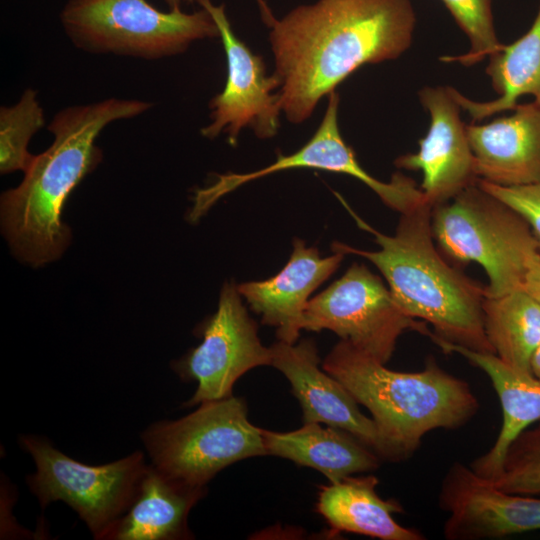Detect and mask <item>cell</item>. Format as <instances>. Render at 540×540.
<instances>
[{
	"mask_svg": "<svg viewBox=\"0 0 540 540\" xmlns=\"http://www.w3.org/2000/svg\"><path fill=\"white\" fill-rule=\"evenodd\" d=\"M415 26L411 0H317L277 19L269 42L286 119L305 122L361 66L400 57Z\"/></svg>",
	"mask_w": 540,
	"mask_h": 540,
	"instance_id": "obj_1",
	"label": "cell"
},
{
	"mask_svg": "<svg viewBox=\"0 0 540 540\" xmlns=\"http://www.w3.org/2000/svg\"><path fill=\"white\" fill-rule=\"evenodd\" d=\"M151 106L143 100L108 98L69 106L54 115L48 124L53 142L34 155L22 182L1 195L2 231L19 260L39 267L62 255L70 241L63 208L101 161L97 137L110 123L137 117Z\"/></svg>",
	"mask_w": 540,
	"mask_h": 540,
	"instance_id": "obj_2",
	"label": "cell"
},
{
	"mask_svg": "<svg viewBox=\"0 0 540 540\" xmlns=\"http://www.w3.org/2000/svg\"><path fill=\"white\" fill-rule=\"evenodd\" d=\"M347 209L357 224L374 236L380 249L368 251L334 242L332 251L372 262L399 307L410 317L431 324L432 341L494 354L484 329L485 286L449 264L440 253L434 244L432 206L428 202L401 213L393 235L375 230Z\"/></svg>",
	"mask_w": 540,
	"mask_h": 540,
	"instance_id": "obj_3",
	"label": "cell"
},
{
	"mask_svg": "<svg viewBox=\"0 0 540 540\" xmlns=\"http://www.w3.org/2000/svg\"><path fill=\"white\" fill-rule=\"evenodd\" d=\"M322 368L369 410L393 462L411 457L430 431L460 428L479 410L469 384L433 358L420 371H394L341 340Z\"/></svg>",
	"mask_w": 540,
	"mask_h": 540,
	"instance_id": "obj_4",
	"label": "cell"
},
{
	"mask_svg": "<svg viewBox=\"0 0 540 540\" xmlns=\"http://www.w3.org/2000/svg\"><path fill=\"white\" fill-rule=\"evenodd\" d=\"M431 227L446 258L483 267L489 297L521 288L529 261L540 253L527 221L478 182L433 207Z\"/></svg>",
	"mask_w": 540,
	"mask_h": 540,
	"instance_id": "obj_5",
	"label": "cell"
},
{
	"mask_svg": "<svg viewBox=\"0 0 540 540\" xmlns=\"http://www.w3.org/2000/svg\"><path fill=\"white\" fill-rule=\"evenodd\" d=\"M60 22L79 49L148 60L177 55L195 41L220 37L205 9L164 12L146 0H68Z\"/></svg>",
	"mask_w": 540,
	"mask_h": 540,
	"instance_id": "obj_6",
	"label": "cell"
},
{
	"mask_svg": "<svg viewBox=\"0 0 540 540\" xmlns=\"http://www.w3.org/2000/svg\"><path fill=\"white\" fill-rule=\"evenodd\" d=\"M199 405L187 416L153 423L141 434L158 469L204 488L227 466L267 455L262 428L249 421L243 399L231 395Z\"/></svg>",
	"mask_w": 540,
	"mask_h": 540,
	"instance_id": "obj_7",
	"label": "cell"
},
{
	"mask_svg": "<svg viewBox=\"0 0 540 540\" xmlns=\"http://www.w3.org/2000/svg\"><path fill=\"white\" fill-rule=\"evenodd\" d=\"M19 445L34 460L36 471L26 481L41 507L65 502L98 540L128 509L147 466L141 451L94 466L65 455L44 437L21 435Z\"/></svg>",
	"mask_w": 540,
	"mask_h": 540,
	"instance_id": "obj_8",
	"label": "cell"
},
{
	"mask_svg": "<svg viewBox=\"0 0 540 540\" xmlns=\"http://www.w3.org/2000/svg\"><path fill=\"white\" fill-rule=\"evenodd\" d=\"M330 330L383 364L407 330L429 337L427 323L407 315L389 287L364 264H352L341 278L309 300L302 330Z\"/></svg>",
	"mask_w": 540,
	"mask_h": 540,
	"instance_id": "obj_9",
	"label": "cell"
},
{
	"mask_svg": "<svg viewBox=\"0 0 540 540\" xmlns=\"http://www.w3.org/2000/svg\"><path fill=\"white\" fill-rule=\"evenodd\" d=\"M200 330L202 342L172 363L181 378L197 382L185 407L229 397L235 382L247 371L271 366V349L261 343L257 324L234 283L222 286L217 309Z\"/></svg>",
	"mask_w": 540,
	"mask_h": 540,
	"instance_id": "obj_10",
	"label": "cell"
},
{
	"mask_svg": "<svg viewBox=\"0 0 540 540\" xmlns=\"http://www.w3.org/2000/svg\"><path fill=\"white\" fill-rule=\"evenodd\" d=\"M197 2L217 24L227 62L224 89L209 103L210 122L201 129L202 136L215 139L225 134L236 146L242 129L249 128L259 139L273 138L281 124L280 79L274 72L268 75L263 57L236 36L224 4Z\"/></svg>",
	"mask_w": 540,
	"mask_h": 540,
	"instance_id": "obj_11",
	"label": "cell"
},
{
	"mask_svg": "<svg viewBox=\"0 0 540 540\" xmlns=\"http://www.w3.org/2000/svg\"><path fill=\"white\" fill-rule=\"evenodd\" d=\"M339 94L328 95L322 121L313 136L292 154H278L270 165L248 173L217 175L216 181L195 192L200 208L208 210L224 195L264 176L296 168H310L352 176L368 186L392 210L408 212L427 202L421 188L411 178L395 173L389 182L370 175L358 162L355 152L343 139L338 125Z\"/></svg>",
	"mask_w": 540,
	"mask_h": 540,
	"instance_id": "obj_12",
	"label": "cell"
},
{
	"mask_svg": "<svg viewBox=\"0 0 540 540\" xmlns=\"http://www.w3.org/2000/svg\"><path fill=\"white\" fill-rule=\"evenodd\" d=\"M439 506L448 540H486L540 530V497L502 491L455 462L441 483Z\"/></svg>",
	"mask_w": 540,
	"mask_h": 540,
	"instance_id": "obj_13",
	"label": "cell"
},
{
	"mask_svg": "<svg viewBox=\"0 0 540 540\" xmlns=\"http://www.w3.org/2000/svg\"><path fill=\"white\" fill-rule=\"evenodd\" d=\"M419 100L429 113L427 134L419 140L418 152L399 156L394 163L398 168L422 172L420 188L433 208L476 184L479 178L467 125L461 120V107L452 87H424Z\"/></svg>",
	"mask_w": 540,
	"mask_h": 540,
	"instance_id": "obj_14",
	"label": "cell"
},
{
	"mask_svg": "<svg viewBox=\"0 0 540 540\" xmlns=\"http://www.w3.org/2000/svg\"><path fill=\"white\" fill-rule=\"evenodd\" d=\"M270 349L271 366L290 382L292 393L301 405L304 424L323 423L344 430L381 459L391 461L387 444L373 419L360 411L357 401L336 378L319 367L321 361L312 339H303L298 344L278 340Z\"/></svg>",
	"mask_w": 540,
	"mask_h": 540,
	"instance_id": "obj_15",
	"label": "cell"
},
{
	"mask_svg": "<svg viewBox=\"0 0 540 540\" xmlns=\"http://www.w3.org/2000/svg\"><path fill=\"white\" fill-rule=\"evenodd\" d=\"M345 254L321 257L318 248L293 239L286 265L274 276L237 285L242 296L262 323L276 330L278 340L296 343L302 330L304 311L310 295L339 267Z\"/></svg>",
	"mask_w": 540,
	"mask_h": 540,
	"instance_id": "obj_16",
	"label": "cell"
},
{
	"mask_svg": "<svg viewBox=\"0 0 540 540\" xmlns=\"http://www.w3.org/2000/svg\"><path fill=\"white\" fill-rule=\"evenodd\" d=\"M466 129L479 179L500 186L540 183V104H517L508 116Z\"/></svg>",
	"mask_w": 540,
	"mask_h": 540,
	"instance_id": "obj_17",
	"label": "cell"
},
{
	"mask_svg": "<svg viewBox=\"0 0 540 540\" xmlns=\"http://www.w3.org/2000/svg\"><path fill=\"white\" fill-rule=\"evenodd\" d=\"M205 493L206 487L191 486L147 464L128 509L103 540L193 538L188 515Z\"/></svg>",
	"mask_w": 540,
	"mask_h": 540,
	"instance_id": "obj_18",
	"label": "cell"
},
{
	"mask_svg": "<svg viewBox=\"0 0 540 540\" xmlns=\"http://www.w3.org/2000/svg\"><path fill=\"white\" fill-rule=\"evenodd\" d=\"M445 353H457L489 377L499 398L503 421L493 446L469 465L480 477L491 480L501 467L505 452L523 430L540 420V381L519 372L492 353H481L434 340Z\"/></svg>",
	"mask_w": 540,
	"mask_h": 540,
	"instance_id": "obj_19",
	"label": "cell"
},
{
	"mask_svg": "<svg viewBox=\"0 0 540 540\" xmlns=\"http://www.w3.org/2000/svg\"><path fill=\"white\" fill-rule=\"evenodd\" d=\"M267 455L289 459L321 472L330 483L379 467L380 457L352 434L319 423L290 432L262 429Z\"/></svg>",
	"mask_w": 540,
	"mask_h": 540,
	"instance_id": "obj_20",
	"label": "cell"
},
{
	"mask_svg": "<svg viewBox=\"0 0 540 540\" xmlns=\"http://www.w3.org/2000/svg\"><path fill=\"white\" fill-rule=\"evenodd\" d=\"M374 475L348 476L323 486L319 492L317 510L331 532H351L382 540H424V535L398 524L393 514L402 513L401 504L382 499Z\"/></svg>",
	"mask_w": 540,
	"mask_h": 540,
	"instance_id": "obj_21",
	"label": "cell"
},
{
	"mask_svg": "<svg viewBox=\"0 0 540 540\" xmlns=\"http://www.w3.org/2000/svg\"><path fill=\"white\" fill-rule=\"evenodd\" d=\"M486 73L498 97L490 101H474L452 87L462 110L474 121L507 110H513L517 100L531 95L540 104V3L529 30L516 41L503 45L489 57Z\"/></svg>",
	"mask_w": 540,
	"mask_h": 540,
	"instance_id": "obj_22",
	"label": "cell"
},
{
	"mask_svg": "<svg viewBox=\"0 0 540 540\" xmlns=\"http://www.w3.org/2000/svg\"><path fill=\"white\" fill-rule=\"evenodd\" d=\"M484 329L494 354L515 370L532 374L540 344V303L522 288L483 301Z\"/></svg>",
	"mask_w": 540,
	"mask_h": 540,
	"instance_id": "obj_23",
	"label": "cell"
},
{
	"mask_svg": "<svg viewBox=\"0 0 540 540\" xmlns=\"http://www.w3.org/2000/svg\"><path fill=\"white\" fill-rule=\"evenodd\" d=\"M44 125V110L34 89H26L15 104L0 108L1 174L26 171L34 157L29 142Z\"/></svg>",
	"mask_w": 540,
	"mask_h": 540,
	"instance_id": "obj_24",
	"label": "cell"
},
{
	"mask_svg": "<svg viewBox=\"0 0 540 540\" xmlns=\"http://www.w3.org/2000/svg\"><path fill=\"white\" fill-rule=\"evenodd\" d=\"M489 481L508 493L540 495V420L514 438L499 472Z\"/></svg>",
	"mask_w": 540,
	"mask_h": 540,
	"instance_id": "obj_25",
	"label": "cell"
},
{
	"mask_svg": "<svg viewBox=\"0 0 540 540\" xmlns=\"http://www.w3.org/2000/svg\"><path fill=\"white\" fill-rule=\"evenodd\" d=\"M456 23L466 34L470 50L464 55L447 57L465 66L474 65L490 57L502 47L492 14V0H441Z\"/></svg>",
	"mask_w": 540,
	"mask_h": 540,
	"instance_id": "obj_26",
	"label": "cell"
},
{
	"mask_svg": "<svg viewBox=\"0 0 540 540\" xmlns=\"http://www.w3.org/2000/svg\"><path fill=\"white\" fill-rule=\"evenodd\" d=\"M478 184L514 209L527 221L540 252V183L500 186L479 179Z\"/></svg>",
	"mask_w": 540,
	"mask_h": 540,
	"instance_id": "obj_27",
	"label": "cell"
},
{
	"mask_svg": "<svg viewBox=\"0 0 540 540\" xmlns=\"http://www.w3.org/2000/svg\"><path fill=\"white\" fill-rule=\"evenodd\" d=\"M521 288L540 303V253L529 261Z\"/></svg>",
	"mask_w": 540,
	"mask_h": 540,
	"instance_id": "obj_28",
	"label": "cell"
},
{
	"mask_svg": "<svg viewBox=\"0 0 540 540\" xmlns=\"http://www.w3.org/2000/svg\"><path fill=\"white\" fill-rule=\"evenodd\" d=\"M257 5H258V8H259V11H260V14H261V19L262 21L266 24V26H268L269 28L272 27V25L276 22V18L274 17L273 13H272V10L270 9V7L267 5V3L265 2V0H255Z\"/></svg>",
	"mask_w": 540,
	"mask_h": 540,
	"instance_id": "obj_29",
	"label": "cell"
},
{
	"mask_svg": "<svg viewBox=\"0 0 540 540\" xmlns=\"http://www.w3.org/2000/svg\"><path fill=\"white\" fill-rule=\"evenodd\" d=\"M530 369L532 375L540 381V344L531 357Z\"/></svg>",
	"mask_w": 540,
	"mask_h": 540,
	"instance_id": "obj_30",
	"label": "cell"
},
{
	"mask_svg": "<svg viewBox=\"0 0 540 540\" xmlns=\"http://www.w3.org/2000/svg\"><path fill=\"white\" fill-rule=\"evenodd\" d=\"M169 10L181 9L183 2L193 3L195 0H164ZM197 1V0H196Z\"/></svg>",
	"mask_w": 540,
	"mask_h": 540,
	"instance_id": "obj_31",
	"label": "cell"
}]
</instances>
